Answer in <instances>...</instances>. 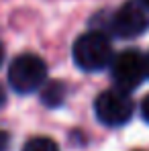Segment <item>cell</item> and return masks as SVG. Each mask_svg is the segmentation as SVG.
<instances>
[{
    "mask_svg": "<svg viewBox=\"0 0 149 151\" xmlns=\"http://www.w3.org/2000/svg\"><path fill=\"white\" fill-rule=\"evenodd\" d=\"M2 61H4V47H2V43H0V65H2Z\"/></svg>",
    "mask_w": 149,
    "mask_h": 151,
    "instance_id": "11",
    "label": "cell"
},
{
    "mask_svg": "<svg viewBox=\"0 0 149 151\" xmlns=\"http://www.w3.org/2000/svg\"><path fill=\"white\" fill-rule=\"evenodd\" d=\"M141 114H143L145 123H149V96H145L143 102H141Z\"/></svg>",
    "mask_w": 149,
    "mask_h": 151,
    "instance_id": "9",
    "label": "cell"
},
{
    "mask_svg": "<svg viewBox=\"0 0 149 151\" xmlns=\"http://www.w3.org/2000/svg\"><path fill=\"white\" fill-rule=\"evenodd\" d=\"M23 151H59V147L49 137H33L25 143Z\"/></svg>",
    "mask_w": 149,
    "mask_h": 151,
    "instance_id": "7",
    "label": "cell"
},
{
    "mask_svg": "<svg viewBox=\"0 0 149 151\" xmlns=\"http://www.w3.org/2000/svg\"><path fill=\"white\" fill-rule=\"evenodd\" d=\"M110 76L112 82L117 84V90L121 92H131L137 90L143 80L147 78L145 74V57L137 49H125L110 61Z\"/></svg>",
    "mask_w": 149,
    "mask_h": 151,
    "instance_id": "3",
    "label": "cell"
},
{
    "mask_svg": "<svg viewBox=\"0 0 149 151\" xmlns=\"http://www.w3.org/2000/svg\"><path fill=\"white\" fill-rule=\"evenodd\" d=\"M72 55L80 70L100 72L112 61V45L102 31H88L76 39Z\"/></svg>",
    "mask_w": 149,
    "mask_h": 151,
    "instance_id": "1",
    "label": "cell"
},
{
    "mask_svg": "<svg viewBox=\"0 0 149 151\" xmlns=\"http://www.w3.org/2000/svg\"><path fill=\"white\" fill-rule=\"evenodd\" d=\"M145 74L149 78V53H147V57H145Z\"/></svg>",
    "mask_w": 149,
    "mask_h": 151,
    "instance_id": "10",
    "label": "cell"
},
{
    "mask_svg": "<svg viewBox=\"0 0 149 151\" xmlns=\"http://www.w3.org/2000/svg\"><path fill=\"white\" fill-rule=\"evenodd\" d=\"M139 2H141V4H143L145 8H149V0H139Z\"/></svg>",
    "mask_w": 149,
    "mask_h": 151,
    "instance_id": "12",
    "label": "cell"
},
{
    "mask_svg": "<svg viewBox=\"0 0 149 151\" xmlns=\"http://www.w3.org/2000/svg\"><path fill=\"white\" fill-rule=\"evenodd\" d=\"M47 65L35 53H21L8 68V84L19 94H31L45 84Z\"/></svg>",
    "mask_w": 149,
    "mask_h": 151,
    "instance_id": "2",
    "label": "cell"
},
{
    "mask_svg": "<svg viewBox=\"0 0 149 151\" xmlns=\"http://www.w3.org/2000/svg\"><path fill=\"white\" fill-rule=\"evenodd\" d=\"M94 110H96V116H98L100 123H104L108 127H121L131 121L135 104L129 98L127 92H121L114 88V90L102 92L96 98Z\"/></svg>",
    "mask_w": 149,
    "mask_h": 151,
    "instance_id": "4",
    "label": "cell"
},
{
    "mask_svg": "<svg viewBox=\"0 0 149 151\" xmlns=\"http://www.w3.org/2000/svg\"><path fill=\"white\" fill-rule=\"evenodd\" d=\"M2 102H4V92L0 90V104H2Z\"/></svg>",
    "mask_w": 149,
    "mask_h": 151,
    "instance_id": "13",
    "label": "cell"
},
{
    "mask_svg": "<svg viewBox=\"0 0 149 151\" xmlns=\"http://www.w3.org/2000/svg\"><path fill=\"white\" fill-rule=\"evenodd\" d=\"M66 94H68L66 84L59 82V80H53V82H47V84L41 86V102L45 106H49V108L59 106L66 100Z\"/></svg>",
    "mask_w": 149,
    "mask_h": 151,
    "instance_id": "6",
    "label": "cell"
},
{
    "mask_svg": "<svg viewBox=\"0 0 149 151\" xmlns=\"http://www.w3.org/2000/svg\"><path fill=\"white\" fill-rule=\"evenodd\" d=\"M8 145H10V137H8V133L0 131V151H6V149H8Z\"/></svg>",
    "mask_w": 149,
    "mask_h": 151,
    "instance_id": "8",
    "label": "cell"
},
{
    "mask_svg": "<svg viewBox=\"0 0 149 151\" xmlns=\"http://www.w3.org/2000/svg\"><path fill=\"white\" fill-rule=\"evenodd\" d=\"M147 29H149V8H145L139 0H127L110 17V31L123 39L139 37Z\"/></svg>",
    "mask_w": 149,
    "mask_h": 151,
    "instance_id": "5",
    "label": "cell"
}]
</instances>
